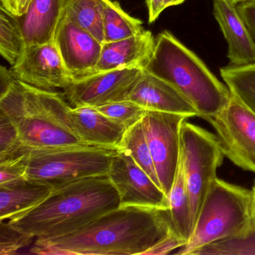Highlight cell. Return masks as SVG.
Wrapping results in <instances>:
<instances>
[{
    "label": "cell",
    "instance_id": "6da1fadb",
    "mask_svg": "<svg viewBox=\"0 0 255 255\" xmlns=\"http://www.w3.org/2000/svg\"><path fill=\"white\" fill-rule=\"evenodd\" d=\"M169 210L120 206L78 231L51 240L36 239L40 255H143L171 231Z\"/></svg>",
    "mask_w": 255,
    "mask_h": 255
},
{
    "label": "cell",
    "instance_id": "7a4b0ae2",
    "mask_svg": "<svg viewBox=\"0 0 255 255\" xmlns=\"http://www.w3.org/2000/svg\"><path fill=\"white\" fill-rule=\"evenodd\" d=\"M120 206L108 175L96 176L53 189L38 205L6 221L35 240H51L72 234Z\"/></svg>",
    "mask_w": 255,
    "mask_h": 255
},
{
    "label": "cell",
    "instance_id": "3957f363",
    "mask_svg": "<svg viewBox=\"0 0 255 255\" xmlns=\"http://www.w3.org/2000/svg\"><path fill=\"white\" fill-rule=\"evenodd\" d=\"M71 108L63 92L39 89L16 79L0 93V112L15 127L24 149L86 144L70 127Z\"/></svg>",
    "mask_w": 255,
    "mask_h": 255
},
{
    "label": "cell",
    "instance_id": "277c9868",
    "mask_svg": "<svg viewBox=\"0 0 255 255\" xmlns=\"http://www.w3.org/2000/svg\"><path fill=\"white\" fill-rule=\"evenodd\" d=\"M144 71L175 88L205 119L220 113L231 92L201 59L168 31L155 38V47Z\"/></svg>",
    "mask_w": 255,
    "mask_h": 255
},
{
    "label": "cell",
    "instance_id": "5b68a950",
    "mask_svg": "<svg viewBox=\"0 0 255 255\" xmlns=\"http://www.w3.org/2000/svg\"><path fill=\"white\" fill-rule=\"evenodd\" d=\"M254 228L252 190L217 177L204 200L192 237L174 254L192 255L207 245L242 237Z\"/></svg>",
    "mask_w": 255,
    "mask_h": 255
},
{
    "label": "cell",
    "instance_id": "8992f818",
    "mask_svg": "<svg viewBox=\"0 0 255 255\" xmlns=\"http://www.w3.org/2000/svg\"><path fill=\"white\" fill-rule=\"evenodd\" d=\"M119 149L89 144L26 149L25 178L55 189L81 179L107 175Z\"/></svg>",
    "mask_w": 255,
    "mask_h": 255
},
{
    "label": "cell",
    "instance_id": "52a82bcc",
    "mask_svg": "<svg viewBox=\"0 0 255 255\" xmlns=\"http://www.w3.org/2000/svg\"><path fill=\"white\" fill-rule=\"evenodd\" d=\"M180 135V160L195 227L204 200L217 178V169L222 165L225 155L215 134L186 120L182 125Z\"/></svg>",
    "mask_w": 255,
    "mask_h": 255
},
{
    "label": "cell",
    "instance_id": "ba28073f",
    "mask_svg": "<svg viewBox=\"0 0 255 255\" xmlns=\"http://www.w3.org/2000/svg\"><path fill=\"white\" fill-rule=\"evenodd\" d=\"M205 120L214 128L225 156L239 168L255 173V113L231 94L226 107Z\"/></svg>",
    "mask_w": 255,
    "mask_h": 255
},
{
    "label": "cell",
    "instance_id": "9c48e42d",
    "mask_svg": "<svg viewBox=\"0 0 255 255\" xmlns=\"http://www.w3.org/2000/svg\"><path fill=\"white\" fill-rule=\"evenodd\" d=\"M188 119L184 115L156 111H146L142 118L156 174L161 188L168 197L180 162L182 125Z\"/></svg>",
    "mask_w": 255,
    "mask_h": 255
},
{
    "label": "cell",
    "instance_id": "30bf717a",
    "mask_svg": "<svg viewBox=\"0 0 255 255\" xmlns=\"http://www.w3.org/2000/svg\"><path fill=\"white\" fill-rule=\"evenodd\" d=\"M144 70L126 68L74 80L63 89L71 107H98L127 101Z\"/></svg>",
    "mask_w": 255,
    "mask_h": 255
},
{
    "label": "cell",
    "instance_id": "8fae6325",
    "mask_svg": "<svg viewBox=\"0 0 255 255\" xmlns=\"http://www.w3.org/2000/svg\"><path fill=\"white\" fill-rule=\"evenodd\" d=\"M107 175L119 192L121 206L169 210L168 197L125 150L119 149L113 156Z\"/></svg>",
    "mask_w": 255,
    "mask_h": 255
},
{
    "label": "cell",
    "instance_id": "7c38bea8",
    "mask_svg": "<svg viewBox=\"0 0 255 255\" xmlns=\"http://www.w3.org/2000/svg\"><path fill=\"white\" fill-rule=\"evenodd\" d=\"M10 71L16 80L47 90H63L74 81L55 42L26 48Z\"/></svg>",
    "mask_w": 255,
    "mask_h": 255
},
{
    "label": "cell",
    "instance_id": "4fadbf2b",
    "mask_svg": "<svg viewBox=\"0 0 255 255\" xmlns=\"http://www.w3.org/2000/svg\"><path fill=\"white\" fill-rule=\"evenodd\" d=\"M54 42L74 80L90 74L101 57L103 44L65 14Z\"/></svg>",
    "mask_w": 255,
    "mask_h": 255
},
{
    "label": "cell",
    "instance_id": "5bb4252c",
    "mask_svg": "<svg viewBox=\"0 0 255 255\" xmlns=\"http://www.w3.org/2000/svg\"><path fill=\"white\" fill-rule=\"evenodd\" d=\"M127 101L138 104L147 111L175 113L189 118L198 116L196 109L175 88L144 70Z\"/></svg>",
    "mask_w": 255,
    "mask_h": 255
},
{
    "label": "cell",
    "instance_id": "9a60e30c",
    "mask_svg": "<svg viewBox=\"0 0 255 255\" xmlns=\"http://www.w3.org/2000/svg\"><path fill=\"white\" fill-rule=\"evenodd\" d=\"M154 47V37L147 30L130 38L104 43L96 67L87 76L126 68L144 70Z\"/></svg>",
    "mask_w": 255,
    "mask_h": 255
},
{
    "label": "cell",
    "instance_id": "2e32d148",
    "mask_svg": "<svg viewBox=\"0 0 255 255\" xmlns=\"http://www.w3.org/2000/svg\"><path fill=\"white\" fill-rule=\"evenodd\" d=\"M233 0H213V14L228 45L231 66L255 64V44Z\"/></svg>",
    "mask_w": 255,
    "mask_h": 255
},
{
    "label": "cell",
    "instance_id": "e0dca14e",
    "mask_svg": "<svg viewBox=\"0 0 255 255\" xmlns=\"http://www.w3.org/2000/svg\"><path fill=\"white\" fill-rule=\"evenodd\" d=\"M65 0H32L23 15L14 17L26 48L54 42L65 14Z\"/></svg>",
    "mask_w": 255,
    "mask_h": 255
},
{
    "label": "cell",
    "instance_id": "ac0fdd59",
    "mask_svg": "<svg viewBox=\"0 0 255 255\" xmlns=\"http://www.w3.org/2000/svg\"><path fill=\"white\" fill-rule=\"evenodd\" d=\"M70 127L83 142L120 148L126 128L94 107H71L68 113Z\"/></svg>",
    "mask_w": 255,
    "mask_h": 255
},
{
    "label": "cell",
    "instance_id": "d6986e66",
    "mask_svg": "<svg viewBox=\"0 0 255 255\" xmlns=\"http://www.w3.org/2000/svg\"><path fill=\"white\" fill-rule=\"evenodd\" d=\"M52 191L50 186L27 180L0 186V221L33 208L46 199Z\"/></svg>",
    "mask_w": 255,
    "mask_h": 255
},
{
    "label": "cell",
    "instance_id": "ffe728a7",
    "mask_svg": "<svg viewBox=\"0 0 255 255\" xmlns=\"http://www.w3.org/2000/svg\"><path fill=\"white\" fill-rule=\"evenodd\" d=\"M168 200L171 229L177 237L187 243L192 237L194 226L190 199L180 159Z\"/></svg>",
    "mask_w": 255,
    "mask_h": 255
},
{
    "label": "cell",
    "instance_id": "44dd1931",
    "mask_svg": "<svg viewBox=\"0 0 255 255\" xmlns=\"http://www.w3.org/2000/svg\"><path fill=\"white\" fill-rule=\"evenodd\" d=\"M104 43L120 41L141 33L142 22L125 12L120 4L105 0L103 14Z\"/></svg>",
    "mask_w": 255,
    "mask_h": 255
},
{
    "label": "cell",
    "instance_id": "7402d4cb",
    "mask_svg": "<svg viewBox=\"0 0 255 255\" xmlns=\"http://www.w3.org/2000/svg\"><path fill=\"white\" fill-rule=\"evenodd\" d=\"M104 4L105 0H65V15L104 44Z\"/></svg>",
    "mask_w": 255,
    "mask_h": 255
},
{
    "label": "cell",
    "instance_id": "603a6c76",
    "mask_svg": "<svg viewBox=\"0 0 255 255\" xmlns=\"http://www.w3.org/2000/svg\"><path fill=\"white\" fill-rule=\"evenodd\" d=\"M220 73L231 94L255 113V64L228 65L221 68Z\"/></svg>",
    "mask_w": 255,
    "mask_h": 255
},
{
    "label": "cell",
    "instance_id": "cb8c5ba5",
    "mask_svg": "<svg viewBox=\"0 0 255 255\" xmlns=\"http://www.w3.org/2000/svg\"><path fill=\"white\" fill-rule=\"evenodd\" d=\"M120 149L128 152L134 161L161 188L148 143L146 139L142 119L126 129L121 143Z\"/></svg>",
    "mask_w": 255,
    "mask_h": 255
},
{
    "label": "cell",
    "instance_id": "d4e9b609",
    "mask_svg": "<svg viewBox=\"0 0 255 255\" xmlns=\"http://www.w3.org/2000/svg\"><path fill=\"white\" fill-rule=\"evenodd\" d=\"M26 50V43L15 19L1 8L0 13V53L14 66Z\"/></svg>",
    "mask_w": 255,
    "mask_h": 255
},
{
    "label": "cell",
    "instance_id": "484cf974",
    "mask_svg": "<svg viewBox=\"0 0 255 255\" xmlns=\"http://www.w3.org/2000/svg\"><path fill=\"white\" fill-rule=\"evenodd\" d=\"M192 255H255V228L242 237L207 245Z\"/></svg>",
    "mask_w": 255,
    "mask_h": 255
},
{
    "label": "cell",
    "instance_id": "4316f807",
    "mask_svg": "<svg viewBox=\"0 0 255 255\" xmlns=\"http://www.w3.org/2000/svg\"><path fill=\"white\" fill-rule=\"evenodd\" d=\"M102 114L125 127H132L142 119L147 110L130 101L111 103L101 107H94Z\"/></svg>",
    "mask_w": 255,
    "mask_h": 255
},
{
    "label": "cell",
    "instance_id": "83f0119b",
    "mask_svg": "<svg viewBox=\"0 0 255 255\" xmlns=\"http://www.w3.org/2000/svg\"><path fill=\"white\" fill-rule=\"evenodd\" d=\"M23 148L15 127L0 112V161L21 156Z\"/></svg>",
    "mask_w": 255,
    "mask_h": 255
},
{
    "label": "cell",
    "instance_id": "f1b7e54d",
    "mask_svg": "<svg viewBox=\"0 0 255 255\" xmlns=\"http://www.w3.org/2000/svg\"><path fill=\"white\" fill-rule=\"evenodd\" d=\"M35 240V237L13 228L6 220L0 221V255H16Z\"/></svg>",
    "mask_w": 255,
    "mask_h": 255
},
{
    "label": "cell",
    "instance_id": "f546056e",
    "mask_svg": "<svg viewBox=\"0 0 255 255\" xmlns=\"http://www.w3.org/2000/svg\"><path fill=\"white\" fill-rule=\"evenodd\" d=\"M25 178L24 155L0 161V186L14 184Z\"/></svg>",
    "mask_w": 255,
    "mask_h": 255
},
{
    "label": "cell",
    "instance_id": "4dcf8cb0",
    "mask_svg": "<svg viewBox=\"0 0 255 255\" xmlns=\"http://www.w3.org/2000/svg\"><path fill=\"white\" fill-rule=\"evenodd\" d=\"M186 244L184 240L177 237L172 231L163 239L152 246L143 255H164L171 254L176 249H181Z\"/></svg>",
    "mask_w": 255,
    "mask_h": 255
},
{
    "label": "cell",
    "instance_id": "1f68e13d",
    "mask_svg": "<svg viewBox=\"0 0 255 255\" xmlns=\"http://www.w3.org/2000/svg\"><path fill=\"white\" fill-rule=\"evenodd\" d=\"M237 8L255 44V0L239 2Z\"/></svg>",
    "mask_w": 255,
    "mask_h": 255
},
{
    "label": "cell",
    "instance_id": "d6a6232c",
    "mask_svg": "<svg viewBox=\"0 0 255 255\" xmlns=\"http://www.w3.org/2000/svg\"><path fill=\"white\" fill-rule=\"evenodd\" d=\"M32 0H1V8L9 15L20 17L27 11Z\"/></svg>",
    "mask_w": 255,
    "mask_h": 255
},
{
    "label": "cell",
    "instance_id": "836d02e7",
    "mask_svg": "<svg viewBox=\"0 0 255 255\" xmlns=\"http://www.w3.org/2000/svg\"><path fill=\"white\" fill-rule=\"evenodd\" d=\"M148 11L149 23L156 21L161 13L165 9V0H145Z\"/></svg>",
    "mask_w": 255,
    "mask_h": 255
},
{
    "label": "cell",
    "instance_id": "e575fe53",
    "mask_svg": "<svg viewBox=\"0 0 255 255\" xmlns=\"http://www.w3.org/2000/svg\"><path fill=\"white\" fill-rule=\"evenodd\" d=\"M184 1L185 0H165L164 6H165V8L174 6V5H180V4L183 3Z\"/></svg>",
    "mask_w": 255,
    "mask_h": 255
},
{
    "label": "cell",
    "instance_id": "d590c367",
    "mask_svg": "<svg viewBox=\"0 0 255 255\" xmlns=\"http://www.w3.org/2000/svg\"><path fill=\"white\" fill-rule=\"evenodd\" d=\"M252 192H253V201H254V220H255V182L254 183L253 187H252Z\"/></svg>",
    "mask_w": 255,
    "mask_h": 255
},
{
    "label": "cell",
    "instance_id": "8d00e7d4",
    "mask_svg": "<svg viewBox=\"0 0 255 255\" xmlns=\"http://www.w3.org/2000/svg\"><path fill=\"white\" fill-rule=\"evenodd\" d=\"M235 3L238 4L239 2H243V1H246V0H233Z\"/></svg>",
    "mask_w": 255,
    "mask_h": 255
}]
</instances>
